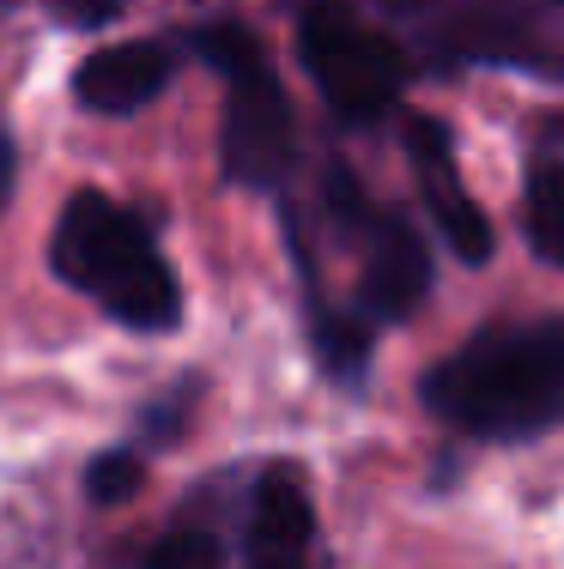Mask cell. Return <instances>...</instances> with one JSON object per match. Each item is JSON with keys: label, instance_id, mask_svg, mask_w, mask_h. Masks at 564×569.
Wrapping results in <instances>:
<instances>
[{"label": "cell", "instance_id": "10", "mask_svg": "<svg viewBox=\"0 0 564 569\" xmlns=\"http://www.w3.org/2000/svg\"><path fill=\"white\" fill-rule=\"evenodd\" d=\"M146 569H225V551L207 527H177V533H165L152 546Z\"/></svg>", "mask_w": 564, "mask_h": 569}, {"label": "cell", "instance_id": "11", "mask_svg": "<svg viewBox=\"0 0 564 569\" xmlns=\"http://www.w3.org/2000/svg\"><path fill=\"white\" fill-rule=\"evenodd\" d=\"M86 491L98 497V503H122V497L140 491V460L133 455H98L86 472Z\"/></svg>", "mask_w": 564, "mask_h": 569}, {"label": "cell", "instance_id": "3", "mask_svg": "<svg viewBox=\"0 0 564 569\" xmlns=\"http://www.w3.org/2000/svg\"><path fill=\"white\" fill-rule=\"evenodd\" d=\"M195 49L225 73V176L237 188H274L291 164V103L279 91V73L244 24H207L195 31Z\"/></svg>", "mask_w": 564, "mask_h": 569}, {"label": "cell", "instance_id": "8", "mask_svg": "<svg viewBox=\"0 0 564 569\" xmlns=\"http://www.w3.org/2000/svg\"><path fill=\"white\" fill-rule=\"evenodd\" d=\"M316 546V515L310 497L279 472V479L255 485V509H249V558L244 569H310Z\"/></svg>", "mask_w": 564, "mask_h": 569}, {"label": "cell", "instance_id": "4", "mask_svg": "<svg viewBox=\"0 0 564 569\" xmlns=\"http://www.w3.org/2000/svg\"><path fill=\"white\" fill-rule=\"evenodd\" d=\"M298 56L340 121H383L407 91V56L358 19L353 0H304Z\"/></svg>", "mask_w": 564, "mask_h": 569}, {"label": "cell", "instance_id": "6", "mask_svg": "<svg viewBox=\"0 0 564 569\" xmlns=\"http://www.w3.org/2000/svg\"><path fill=\"white\" fill-rule=\"evenodd\" d=\"M407 158H413V182H419V200H425V212H432L437 237L449 242L462 261H486L492 254V219L462 188L455 146H449V133H443V121H432V116L407 121Z\"/></svg>", "mask_w": 564, "mask_h": 569}, {"label": "cell", "instance_id": "1", "mask_svg": "<svg viewBox=\"0 0 564 569\" xmlns=\"http://www.w3.org/2000/svg\"><path fill=\"white\" fill-rule=\"evenodd\" d=\"M425 406L467 437H541L564 418V321L467 340L425 376Z\"/></svg>", "mask_w": 564, "mask_h": 569}, {"label": "cell", "instance_id": "5", "mask_svg": "<svg viewBox=\"0 0 564 569\" xmlns=\"http://www.w3.org/2000/svg\"><path fill=\"white\" fill-rule=\"evenodd\" d=\"M334 207L346 230L365 242V267H358V316L365 321H400L432 284V254L425 237L395 212H376L353 188V176H334Z\"/></svg>", "mask_w": 564, "mask_h": 569}, {"label": "cell", "instance_id": "12", "mask_svg": "<svg viewBox=\"0 0 564 569\" xmlns=\"http://www.w3.org/2000/svg\"><path fill=\"white\" fill-rule=\"evenodd\" d=\"M116 7H122V0H61V12H67L73 24H103Z\"/></svg>", "mask_w": 564, "mask_h": 569}, {"label": "cell", "instance_id": "2", "mask_svg": "<svg viewBox=\"0 0 564 569\" xmlns=\"http://www.w3.org/2000/svg\"><path fill=\"white\" fill-rule=\"evenodd\" d=\"M56 273L86 291L110 321H122L133 333H165L182 316V291L170 261L158 254L152 230L133 219L128 207H116L98 188H79L56 219Z\"/></svg>", "mask_w": 564, "mask_h": 569}, {"label": "cell", "instance_id": "7", "mask_svg": "<svg viewBox=\"0 0 564 569\" xmlns=\"http://www.w3.org/2000/svg\"><path fill=\"white\" fill-rule=\"evenodd\" d=\"M170 73H177V56H170L165 43H152V37H140V43H110V49L79 61L73 98L86 103L91 116H128V110H146V103L170 86Z\"/></svg>", "mask_w": 564, "mask_h": 569}, {"label": "cell", "instance_id": "9", "mask_svg": "<svg viewBox=\"0 0 564 569\" xmlns=\"http://www.w3.org/2000/svg\"><path fill=\"white\" fill-rule=\"evenodd\" d=\"M522 212H528V242L541 261L564 267V133L534 146L528 158V200H522Z\"/></svg>", "mask_w": 564, "mask_h": 569}]
</instances>
